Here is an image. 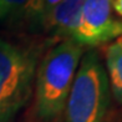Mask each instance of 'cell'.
<instances>
[{
    "mask_svg": "<svg viewBox=\"0 0 122 122\" xmlns=\"http://www.w3.org/2000/svg\"><path fill=\"white\" fill-rule=\"evenodd\" d=\"M85 46L72 39H64L52 46L37 64L34 90V111L41 122H56L64 115Z\"/></svg>",
    "mask_w": 122,
    "mask_h": 122,
    "instance_id": "cell-1",
    "label": "cell"
},
{
    "mask_svg": "<svg viewBox=\"0 0 122 122\" xmlns=\"http://www.w3.org/2000/svg\"><path fill=\"white\" fill-rule=\"evenodd\" d=\"M40 50L0 37V122H14L32 95Z\"/></svg>",
    "mask_w": 122,
    "mask_h": 122,
    "instance_id": "cell-2",
    "label": "cell"
},
{
    "mask_svg": "<svg viewBox=\"0 0 122 122\" xmlns=\"http://www.w3.org/2000/svg\"><path fill=\"white\" fill-rule=\"evenodd\" d=\"M111 103V87L95 50L84 52L65 105V122H105Z\"/></svg>",
    "mask_w": 122,
    "mask_h": 122,
    "instance_id": "cell-3",
    "label": "cell"
},
{
    "mask_svg": "<svg viewBox=\"0 0 122 122\" xmlns=\"http://www.w3.org/2000/svg\"><path fill=\"white\" fill-rule=\"evenodd\" d=\"M112 11V0H84L70 39L91 47L117 39L122 35V20Z\"/></svg>",
    "mask_w": 122,
    "mask_h": 122,
    "instance_id": "cell-4",
    "label": "cell"
},
{
    "mask_svg": "<svg viewBox=\"0 0 122 122\" xmlns=\"http://www.w3.org/2000/svg\"><path fill=\"white\" fill-rule=\"evenodd\" d=\"M84 0H61L40 21V26L55 36L70 37Z\"/></svg>",
    "mask_w": 122,
    "mask_h": 122,
    "instance_id": "cell-5",
    "label": "cell"
},
{
    "mask_svg": "<svg viewBox=\"0 0 122 122\" xmlns=\"http://www.w3.org/2000/svg\"><path fill=\"white\" fill-rule=\"evenodd\" d=\"M105 61L111 92L122 103V35L105 47Z\"/></svg>",
    "mask_w": 122,
    "mask_h": 122,
    "instance_id": "cell-6",
    "label": "cell"
},
{
    "mask_svg": "<svg viewBox=\"0 0 122 122\" xmlns=\"http://www.w3.org/2000/svg\"><path fill=\"white\" fill-rule=\"evenodd\" d=\"M61 0H27L23 11L27 21L40 25V21Z\"/></svg>",
    "mask_w": 122,
    "mask_h": 122,
    "instance_id": "cell-7",
    "label": "cell"
},
{
    "mask_svg": "<svg viewBox=\"0 0 122 122\" xmlns=\"http://www.w3.org/2000/svg\"><path fill=\"white\" fill-rule=\"evenodd\" d=\"M27 0H0V20H6L23 10Z\"/></svg>",
    "mask_w": 122,
    "mask_h": 122,
    "instance_id": "cell-8",
    "label": "cell"
},
{
    "mask_svg": "<svg viewBox=\"0 0 122 122\" xmlns=\"http://www.w3.org/2000/svg\"><path fill=\"white\" fill-rule=\"evenodd\" d=\"M112 9L118 16L122 18V0H112Z\"/></svg>",
    "mask_w": 122,
    "mask_h": 122,
    "instance_id": "cell-9",
    "label": "cell"
}]
</instances>
